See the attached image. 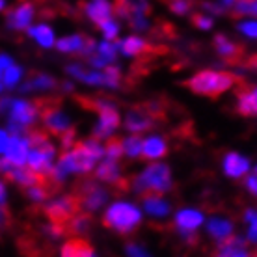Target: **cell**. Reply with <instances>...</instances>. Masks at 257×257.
<instances>
[{
	"instance_id": "cell-5",
	"label": "cell",
	"mask_w": 257,
	"mask_h": 257,
	"mask_svg": "<svg viewBox=\"0 0 257 257\" xmlns=\"http://www.w3.org/2000/svg\"><path fill=\"white\" fill-rule=\"evenodd\" d=\"M39 104V117L45 125V128L54 136H62L71 128V119L65 114L58 101L54 99H41Z\"/></svg>"
},
{
	"instance_id": "cell-46",
	"label": "cell",
	"mask_w": 257,
	"mask_h": 257,
	"mask_svg": "<svg viewBox=\"0 0 257 257\" xmlns=\"http://www.w3.org/2000/svg\"><path fill=\"white\" fill-rule=\"evenodd\" d=\"M0 90H2V82H0Z\"/></svg>"
},
{
	"instance_id": "cell-18",
	"label": "cell",
	"mask_w": 257,
	"mask_h": 257,
	"mask_svg": "<svg viewBox=\"0 0 257 257\" xmlns=\"http://www.w3.org/2000/svg\"><path fill=\"white\" fill-rule=\"evenodd\" d=\"M62 257H95V251L90 246V242L82 237H73L69 238L62 250H60Z\"/></svg>"
},
{
	"instance_id": "cell-20",
	"label": "cell",
	"mask_w": 257,
	"mask_h": 257,
	"mask_svg": "<svg viewBox=\"0 0 257 257\" xmlns=\"http://www.w3.org/2000/svg\"><path fill=\"white\" fill-rule=\"evenodd\" d=\"M142 203H144V209L155 216V218H162L170 212V205L168 201L162 198V194H155V192H146L142 194Z\"/></svg>"
},
{
	"instance_id": "cell-11",
	"label": "cell",
	"mask_w": 257,
	"mask_h": 257,
	"mask_svg": "<svg viewBox=\"0 0 257 257\" xmlns=\"http://www.w3.org/2000/svg\"><path fill=\"white\" fill-rule=\"evenodd\" d=\"M201 224H203V212L198 209H183L175 214L174 220V227L179 231L181 237L187 238L188 244H194L198 240L196 231Z\"/></svg>"
},
{
	"instance_id": "cell-38",
	"label": "cell",
	"mask_w": 257,
	"mask_h": 257,
	"mask_svg": "<svg viewBox=\"0 0 257 257\" xmlns=\"http://www.w3.org/2000/svg\"><path fill=\"white\" fill-rule=\"evenodd\" d=\"M246 188H248V192H251L253 196H257V175H250V177H246Z\"/></svg>"
},
{
	"instance_id": "cell-45",
	"label": "cell",
	"mask_w": 257,
	"mask_h": 257,
	"mask_svg": "<svg viewBox=\"0 0 257 257\" xmlns=\"http://www.w3.org/2000/svg\"><path fill=\"white\" fill-rule=\"evenodd\" d=\"M4 8H6V0H0V12H2Z\"/></svg>"
},
{
	"instance_id": "cell-9",
	"label": "cell",
	"mask_w": 257,
	"mask_h": 257,
	"mask_svg": "<svg viewBox=\"0 0 257 257\" xmlns=\"http://www.w3.org/2000/svg\"><path fill=\"white\" fill-rule=\"evenodd\" d=\"M52 161H54V146L51 144V140L43 142L39 146L30 148L26 164L28 168L36 172L39 175H51L52 174Z\"/></svg>"
},
{
	"instance_id": "cell-8",
	"label": "cell",
	"mask_w": 257,
	"mask_h": 257,
	"mask_svg": "<svg viewBox=\"0 0 257 257\" xmlns=\"http://www.w3.org/2000/svg\"><path fill=\"white\" fill-rule=\"evenodd\" d=\"M10 128L13 135H21L26 127H30L39 116V104L28 101H13L10 103Z\"/></svg>"
},
{
	"instance_id": "cell-6",
	"label": "cell",
	"mask_w": 257,
	"mask_h": 257,
	"mask_svg": "<svg viewBox=\"0 0 257 257\" xmlns=\"http://www.w3.org/2000/svg\"><path fill=\"white\" fill-rule=\"evenodd\" d=\"M161 117H162V108H159L153 103H149L131 110L127 114V117H125V127L133 135H140L144 131H149L153 125H157V121Z\"/></svg>"
},
{
	"instance_id": "cell-14",
	"label": "cell",
	"mask_w": 257,
	"mask_h": 257,
	"mask_svg": "<svg viewBox=\"0 0 257 257\" xmlns=\"http://www.w3.org/2000/svg\"><path fill=\"white\" fill-rule=\"evenodd\" d=\"M95 177L99 181H104V183L114 185V187H117L119 190H127L128 188V181L121 177L116 161H108V159H106L104 162H101L95 170Z\"/></svg>"
},
{
	"instance_id": "cell-33",
	"label": "cell",
	"mask_w": 257,
	"mask_h": 257,
	"mask_svg": "<svg viewBox=\"0 0 257 257\" xmlns=\"http://www.w3.org/2000/svg\"><path fill=\"white\" fill-rule=\"evenodd\" d=\"M244 220L248 224V238L251 242L257 244V212L255 211H246Z\"/></svg>"
},
{
	"instance_id": "cell-3",
	"label": "cell",
	"mask_w": 257,
	"mask_h": 257,
	"mask_svg": "<svg viewBox=\"0 0 257 257\" xmlns=\"http://www.w3.org/2000/svg\"><path fill=\"white\" fill-rule=\"evenodd\" d=\"M135 188L136 192L146 194V192H155V194H164L168 190H172V174L170 168L164 164H151L142 172L135 179Z\"/></svg>"
},
{
	"instance_id": "cell-36",
	"label": "cell",
	"mask_w": 257,
	"mask_h": 257,
	"mask_svg": "<svg viewBox=\"0 0 257 257\" xmlns=\"http://www.w3.org/2000/svg\"><path fill=\"white\" fill-rule=\"evenodd\" d=\"M238 28H240V32L244 34V36L257 39V21H246V23H242Z\"/></svg>"
},
{
	"instance_id": "cell-41",
	"label": "cell",
	"mask_w": 257,
	"mask_h": 257,
	"mask_svg": "<svg viewBox=\"0 0 257 257\" xmlns=\"http://www.w3.org/2000/svg\"><path fill=\"white\" fill-rule=\"evenodd\" d=\"M8 222V212L6 209L2 207V203H0V225H4Z\"/></svg>"
},
{
	"instance_id": "cell-30",
	"label": "cell",
	"mask_w": 257,
	"mask_h": 257,
	"mask_svg": "<svg viewBox=\"0 0 257 257\" xmlns=\"http://www.w3.org/2000/svg\"><path fill=\"white\" fill-rule=\"evenodd\" d=\"M21 75H23L21 67H17V65H10V67H6V69H4L2 82H4V86H6V88H13V86L21 80Z\"/></svg>"
},
{
	"instance_id": "cell-47",
	"label": "cell",
	"mask_w": 257,
	"mask_h": 257,
	"mask_svg": "<svg viewBox=\"0 0 257 257\" xmlns=\"http://www.w3.org/2000/svg\"><path fill=\"white\" fill-rule=\"evenodd\" d=\"M0 75H2V67H0Z\"/></svg>"
},
{
	"instance_id": "cell-39",
	"label": "cell",
	"mask_w": 257,
	"mask_h": 257,
	"mask_svg": "<svg viewBox=\"0 0 257 257\" xmlns=\"http://www.w3.org/2000/svg\"><path fill=\"white\" fill-rule=\"evenodd\" d=\"M8 146H10V135L0 128V153H6Z\"/></svg>"
},
{
	"instance_id": "cell-35",
	"label": "cell",
	"mask_w": 257,
	"mask_h": 257,
	"mask_svg": "<svg viewBox=\"0 0 257 257\" xmlns=\"http://www.w3.org/2000/svg\"><path fill=\"white\" fill-rule=\"evenodd\" d=\"M127 257H151V255H149V251L144 246L131 242V244H127Z\"/></svg>"
},
{
	"instance_id": "cell-2",
	"label": "cell",
	"mask_w": 257,
	"mask_h": 257,
	"mask_svg": "<svg viewBox=\"0 0 257 257\" xmlns=\"http://www.w3.org/2000/svg\"><path fill=\"white\" fill-rule=\"evenodd\" d=\"M142 222V212L138 211V207H135L133 203L127 201H117L106 209L103 216V224L108 229L127 235L135 229L136 225Z\"/></svg>"
},
{
	"instance_id": "cell-40",
	"label": "cell",
	"mask_w": 257,
	"mask_h": 257,
	"mask_svg": "<svg viewBox=\"0 0 257 257\" xmlns=\"http://www.w3.org/2000/svg\"><path fill=\"white\" fill-rule=\"evenodd\" d=\"M10 65H13L10 56H0V67H2V71L6 69V67H10Z\"/></svg>"
},
{
	"instance_id": "cell-4",
	"label": "cell",
	"mask_w": 257,
	"mask_h": 257,
	"mask_svg": "<svg viewBox=\"0 0 257 257\" xmlns=\"http://www.w3.org/2000/svg\"><path fill=\"white\" fill-rule=\"evenodd\" d=\"M80 103L90 110H95L99 114V123L95 127V140L99 138H110V135L119 127V121L121 117L117 114V110L112 106L106 101H101V99H78Z\"/></svg>"
},
{
	"instance_id": "cell-27",
	"label": "cell",
	"mask_w": 257,
	"mask_h": 257,
	"mask_svg": "<svg viewBox=\"0 0 257 257\" xmlns=\"http://www.w3.org/2000/svg\"><path fill=\"white\" fill-rule=\"evenodd\" d=\"M56 82H54V78L47 77V75H36L32 77V80L25 86V91L28 90H49V88H54Z\"/></svg>"
},
{
	"instance_id": "cell-12",
	"label": "cell",
	"mask_w": 257,
	"mask_h": 257,
	"mask_svg": "<svg viewBox=\"0 0 257 257\" xmlns=\"http://www.w3.org/2000/svg\"><path fill=\"white\" fill-rule=\"evenodd\" d=\"M117 49L127 54V56H135V58H140L142 62H148V60L155 58L157 54L164 52L162 47H153L151 43H148L146 39L136 38V36H128L127 39H123L121 43L117 45Z\"/></svg>"
},
{
	"instance_id": "cell-26",
	"label": "cell",
	"mask_w": 257,
	"mask_h": 257,
	"mask_svg": "<svg viewBox=\"0 0 257 257\" xmlns=\"http://www.w3.org/2000/svg\"><path fill=\"white\" fill-rule=\"evenodd\" d=\"M84 45H86V38L84 36H69V38L60 39L56 47L62 52H82Z\"/></svg>"
},
{
	"instance_id": "cell-13",
	"label": "cell",
	"mask_w": 257,
	"mask_h": 257,
	"mask_svg": "<svg viewBox=\"0 0 257 257\" xmlns=\"http://www.w3.org/2000/svg\"><path fill=\"white\" fill-rule=\"evenodd\" d=\"M28 153H30V144H28V138H23L21 135H13L10 136V146L6 149V161H10L13 166H25L26 159H28Z\"/></svg>"
},
{
	"instance_id": "cell-44",
	"label": "cell",
	"mask_w": 257,
	"mask_h": 257,
	"mask_svg": "<svg viewBox=\"0 0 257 257\" xmlns=\"http://www.w3.org/2000/svg\"><path fill=\"white\" fill-rule=\"evenodd\" d=\"M235 2H237V0H222V6H233V4H235Z\"/></svg>"
},
{
	"instance_id": "cell-28",
	"label": "cell",
	"mask_w": 257,
	"mask_h": 257,
	"mask_svg": "<svg viewBox=\"0 0 257 257\" xmlns=\"http://www.w3.org/2000/svg\"><path fill=\"white\" fill-rule=\"evenodd\" d=\"M123 151L127 157L131 159H136V157H140L142 153V138L138 135H133L128 136L127 140L123 142Z\"/></svg>"
},
{
	"instance_id": "cell-1",
	"label": "cell",
	"mask_w": 257,
	"mask_h": 257,
	"mask_svg": "<svg viewBox=\"0 0 257 257\" xmlns=\"http://www.w3.org/2000/svg\"><path fill=\"white\" fill-rule=\"evenodd\" d=\"M238 82V78L231 73H222V71H199L192 78H188L185 86L188 90L194 91L196 95H207V97H218L231 90L233 86Z\"/></svg>"
},
{
	"instance_id": "cell-37",
	"label": "cell",
	"mask_w": 257,
	"mask_h": 257,
	"mask_svg": "<svg viewBox=\"0 0 257 257\" xmlns=\"http://www.w3.org/2000/svg\"><path fill=\"white\" fill-rule=\"evenodd\" d=\"M192 23L196 26H199V28H203V30H209L212 26V19L211 17H205V15H194Z\"/></svg>"
},
{
	"instance_id": "cell-15",
	"label": "cell",
	"mask_w": 257,
	"mask_h": 257,
	"mask_svg": "<svg viewBox=\"0 0 257 257\" xmlns=\"http://www.w3.org/2000/svg\"><path fill=\"white\" fill-rule=\"evenodd\" d=\"M237 110L240 116H257V86H240L237 93Z\"/></svg>"
},
{
	"instance_id": "cell-25",
	"label": "cell",
	"mask_w": 257,
	"mask_h": 257,
	"mask_svg": "<svg viewBox=\"0 0 257 257\" xmlns=\"http://www.w3.org/2000/svg\"><path fill=\"white\" fill-rule=\"evenodd\" d=\"M90 214L86 211H80L77 212L73 218H71V222L67 224V233H73V235H80V233L88 231V227H90Z\"/></svg>"
},
{
	"instance_id": "cell-48",
	"label": "cell",
	"mask_w": 257,
	"mask_h": 257,
	"mask_svg": "<svg viewBox=\"0 0 257 257\" xmlns=\"http://www.w3.org/2000/svg\"><path fill=\"white\" fill-rule=\"evenodd\" d=\"M255 175H257V168H255Z\"/></svg>"
},
{
	"instance_id": "cell-29",
	"label": "cell",
	"mask_w": 257,
	"mask_h": 257,
	"mask_svg": "<svg viewBox=\"0 0 257 257\" xmlns=\"http://www.w3.org/2000/svg\"><path fill=\"white\" fill-rule=\"evenodd\" d=\"M104 155L108 161H117L123 155V142L117 138H108L106 146H104Z\"/></svg>"
},
{
	"instance_id": "cell-19",
	"label": "cell",
	"mask_w": 257,
	"mask_h": 257,
	"mask_svg": "<svg viewBox=\"0 0 257 257\" xmlns=\"http://www.w3.org/2000/svg\"><path fill=\"white\" fill-rule=\"evenodd\" d=\"M250 170V162L248 159H244L242 155L237 153H227L224 157V172L225 175H229L233 179H240L244 177Z\"/></svg>"
},
{
	"instance_id": "cell-23",
	"label": "cell",
	"mask_w": 257,
	"mask_h": 257,
	"mask_svg": "<svg viewBox=\"0 0 257 257\" xmlns=\"http://www.w3.org/2000/svg\"><path fill=\"white\" fill-rule=\"evenodd\" d=\"M166 142L159 138V136H149L148 140L142 142V153L140 157L146 159V161H157V159H162L166 155Z\"/></svg>"
},
{
	"instance_id": "cell-16",
	"label": "cell",
	"mask_w": 257,
	"mask_h": 257,
	"mask_svg": "<svg viewBox=\"0 0 257 257\" xmlns=\"http://www.w3.org/2000/svg\"><path fill=\"white\" fill-rule=\"evenodd\" d=\"M82 8H84V13L88 15V19L93 21L97 26L101 25V23H104L106 19H112L110 15H112L114 6L110 4L108 0H90Z\"/></svg>"
},
{
	"instance_id": "cell-22",
	"label": "cell",
	"mask_w": 257,
	"mask_h": 257,
	"mask_svg": "<svg viewBox=\"0 0 257 257\" xmlns=\"http://www.w3.org/2000/svg\"><path fill=\"white\" fill-rule=\"evenodd\" d=\"M209 235H211L218 244L225 242L229 237H233V222L222 216H214L209 220Z\"/></svg>"
},
{
	"instance_id": "cell-21",
	"label": "cell",
	"mask_w": 257,
	"mask_h": 257,
	"mask_svg": "<svg viewBox=\"0 0 257 257\" xmlns=\"http://www.w3.org/2000/svg\"><path fill=\"white\" fill-rule=\"evenodd\" d=\"M214 47H216L220 56L225 62H229V64H238L242 60V49L237 43H233L227 38H224V36H216L214 38Z\"/></svg>"
},
{
	"instance_id": "cell-31",
	"label": "cell",
	"mask_w": 257,
	"mask_h": 257,
	"mask_svg": "<svg viewBox=\"0 0 257 257\" xmlns=\"http://www.w3.org/2000/svg\"><path fill=\"white\" fill-rule=\"evenodd\" d=\"M97 54L104 60V62H114L116 60V54H117V47L112 45L110 41H104L101 45H97Z\"/></svg>"
},
{
	"instance_id": "cell-32",
	"label": "cell",
	"mask_w": 257,
	"mask_h": 257,
	"mask_svg": "<svg viewBox=\"0 0 257 257\" xmlns=\"http://www.w3.org/2000/svg\"><path fill=\"white\" fill-rule=\"evenodd\" d=\"M168 4V8L172 10L177 15H183V13H188L194 6V0H164Z\"/></svg>"
},
{
	"instance_id": "cell-10",
	"label": "cell",
	"mask_w": 257,
	"mask_h": 257,
	"mask_svg": "<svg viewBox=\"0 0 257 257\" xmlns=\"http://www.w3.org/2000/svg\"><path fill=\"white\" fill-rule=\"evenodd\" d=\"M78 203L82 207V211L90 212V211H97L106 203L108 199V192L104 190L103 187L95 185L93 181H84L77 187V194Z\"/></svg>"
},
{
	"instance_id": "cell-42",
	"label": "cell",
	"mask_w": 257,
	"mask_h": 257,
	"mask_svg": "<svg viewBox=\"0 0 257 257\" xmlns=\"http://www.w3.org/2000/svg\"><path fill=\"white\" fill-rule=\"evenodd\" d=\"M30 246H32V250L28 251V255H30V257H47V255H43V253H41L36 246H34V242H30Z\"/></svg>"
},
{
	"instance_id": "cell-17",
	"label": "cell",
	"mask_w": 257,
	"mask_h": 257,
	"mask_svg": "<svg viewBox=\"0 0 257 257\" xmlns=\"http://www.w3.org/2000/svg\"><path fill=\"white\" fill-rule=\"evenodd\" d=\"M32 19H34V6L30 2H21L19 6L10 13L8 25L12 26L13 30H25V28L30 26Z\"/></svg>"
},
{
	"instance_id": "cell-43",
	"label": "cell",
	"mask_w": 257,
	"mask_h": 257,
	"mask_svg": "<svg viewBox=\"0 0 257 257\" xmlns=\"http://www.w3.org/2000/svg\"><path fill=\"white\" fill-rule=\"evenodd\" d=\"M4 198H6V190H4V185L0 183V203H4Z\"/></svg>"
},
{
	"instance_id": "cell-24",
	"label": "cell",
	"mask_w": 257,
	"mask_h": 257,
	"mask_svg": "<svg viewBox=\"0 0 257 257\" xmlns=\"http://www.w3.org/2000/svg\"><path fill=\"white\" fill-rule=\"evenodd\" d=\"M28 32H30V36H32L43 49H51V47L54 45V32H52L51 26L38 25V26H34V28H30Z\"/></svg>"
},
{
	"instance_id": "cell-7",
	"label": "cell",
	"mask_w": 257,
	"mask_h": 257,
	"mask_svg": "<svg viewBox=\"0 0 257 257\" xmlns=\"http://www.w3.org/2000/svg\"><path fill=\"white\" fill-rule=\"evenodd\" d=\"M82 211V207L78 203V198L73 196H64V198H56L49 201L45 205V214L47 218L51 220V224H60L67 229V224L71 222V218Z\"/></svg>"
},
{
	"instance_id": "cell-49",
	"label": "cell",
	"mask_w": 257,
	"mask_h": 257,
	"mask_svg": "<svg viewBox=\"0 0 257 257\" xmlns=\"http://www.w3.org/2000/svg\"><path fill=\"white\" fill-rule=\"evenodd\" d=\"M255 257H257V253H255Z\"/></svg>"
},
{
	"instance_id": "cell-34",
	"label": "cell",
	"mask_w": 257,
	"mask_h": 257,
	"mask_svg": "<svg viewBox=\"0 0 257 257\" xmlns=\"http://www.w3.org/2000/svg\"><path fill=\"white\" fill-rule=\"evenodd\" d=\"M99 28L103 30V34H104V38L108 39H116L117 38V32H119V26H117V23L114 19H106L104 23H101L99 25Z\"/></svg>"
}]
</instances>
